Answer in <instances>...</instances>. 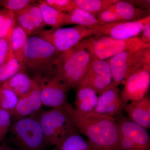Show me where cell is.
<instances>
[{"instance_id":"6da1fadb","label":"cell","mask_w":150,"mask_h":150,"mask_svg":"<svg viewBox=\"0 0 150 150\" xmlns=\"http://www.w3.org/2000/svg\"><path fill=\"white\" fill-rule=\"evenodd\" d=\"M80 134L98 150H118V131L114 117L79 113L69 102L63 107Z\"/></svg>"},{"instance_id":"7a4b0ae2","label":"cell","mask_w":150,"mask_h":150,"mask_svg":"<svg viewBox=\"0 0 150 150\" xmlns=\"http://www.w3.org/2000/svg\"><path fill=\"white\" fill-rule=\"evenodd\" d=\"M48 41L38 37L28 38L24 48L25 70L38 80L56 71L55 60L60 54Z\"/></svg>"},{"instance_id":"3957f363","label":"cell","mask_w":150,"mask_h":150,"mask_svg":"<svg viewBox=\"0 0 150 150\" xmlns=\"http://www.w3.org/2000/svg\"><path fill=\"white\" fill-rule=\"evenodd\" d=\"M91 56L81 42L60 53L54 63L57 72L70 88H78L87 71Z\"/></svg>"},{"instance_id":"277c9868","label":"cell","mask_w":150,"mask_h":150,"mask_svg":"<svg viewBox=\"0 0 150 150\" xmlns=\"http://www.w3.org/2000/svg\"><path fill=\"white\" fill-rule=\"evenodd\" d=\"M91 57L107 60L124 51H136L150 48V44L144 42L141 38L121 40L110 36L88 37L81 41Z\"/></svg>"},{"instance_id":"5b68a950","label":"cell","mask_w":150,"mask_h":150,"mask_svg":"<svg viewBox=\"0 0 150 150\" xmlns=\"http://www.w3.org/2000/svg\"><path fill=\"white\" fill-rule=\"evenodd\" d=\"M38 119L46 145L56 146L70 134L78 131L69 116L62 108L43 111Z\"/></svg>"},{"instance_id":"8992f818","label":"cell","mask_w":150,"mask_h":150,"mask_svg":"<svg viewBox=\"0 0 150 150\" xmlns=\"http://www.w3.org/2000/svg\"><path fill=\"white\" fill-rule=\"evenodd\" d=\"M11 136L19 150H45L39 119L33 116L17 119L11 127Z\"/></svg>"},{"instance_id":"52a82bcc","label":"cell","mask_w":150,"mask_h":150,"mask_svg":"<svg viewBox=\"0 0 150 150\" xmlns=\"http://www.w3.org/2000/svg\"><path fill=\"white\" fill-rule=\"evenodd\" d=\"M107 60L112 74L111 85L117 87L132 72L150 66V48L124 51Z\"/></svg>"},{"instance_id":"ba28073f","label":"cell","mask_w":150,"mask_h":150,"mask_svg":"<svg viewBox=\"0 0 150 150\" xmlns=\"http://www.w3.org/2000/svg\"><path fill=\"white\" fill-rule=\"evenodd\" d=\"M118 131V150H150L147 130L120 113L114 117Z\"/></svg>"},{"instance_id":"9c48e42d","label":"cell","mask_w":150,"mask_h":150,"mask_svg":"<svg viewBox=\"0 0 150 150\" xmlns=\"http://www.w3.org/2000/svg\"><path fill=\"white\" fill-rule=\"evenodd\" d=\"M96 34V30L93 28L76 25L67 28L44 29L36 36L51 43L61 53L74 47L85 38Z\"/></svg>"},{"instance_id":"30bf717a","label":"cell","mask_w":150,"mask_h":150,"mask_svg":"<svg viewBox=\"0 0 150 150\" xmlns=\"http://www.w3.org/2000/svg\"><path fill=\"white\" fill-rule=\"evenodd\" d=\"M40 86L42 105L52 108L64 107L67 102L69 87L56 71L35 81Z\"/></svg>"},{"instance_id":"8fae6325","label":"cell","mask_w":150,"mask_h":150,"mask_svg":"<svg viewBox=\"0 0 150 150\" xmlns=\"http://www.w3.org/2000/svg\"><path fill=\"white\" fill-rule=\"evenodd\" d=\"M124 86L120 94L121 101L127 104L146 96L150 84V66L134 71L124 81Z\"/></svg>"},{"instance_id":"7c38bea8","label":"cell","mask_w":150,"mask_h":150,"mask_svg":"<svg viewBox=\"0 0 150 150\" xmlns=\"http://www.w3.org/2000/svg\"><path fill=\"white\" fill-rule=\"evenodd\" d=\"M112 82L111 70L108 60L91 57L88 69L79 86H88L98 95L111 85Z\"/></svg>"},{"instance_id":"4fadbf2b","label":"cell","mask_w":150,"mask_h":150,"mask_svg":"<svg viewBox=\"0 0 150 150\" xmlns=\"http://www.w3.org/2000/svg\"><path fill=\"white\" fill-rule=\"evenodd\" d=\"M149 22L150 16L137 21L108 23L89 28L96 30V36L105 35L115 39L125 40L137 37L142 32L143 25Z\"/></svg>"},{"instance_id":"5bb4252c","label":"cell","mask_w":150,"mask_h":150,"mask_svg":"<svg viewBox=\"0 0 150 150\" xmlns=\"http://www.w3.org/2000/svg\"><path fill=\"white\" fill-rule=\"evenodd\" d=\"M16 23L24 30L28 36L36 35L44 29L39 4L35 2L21 10L14 12Z\"/></svg>"},{"instance_id":"9a60e30c","label":"cell","mask_w":150,"mask_h":150,"mask_svg":"<svg viewBox=\"0 0 150 150\" xmlns=\"http://www.w3.org/2000/svg\"><path fill=\"white\" fill-rule=\"evenodd\" d=\"M126 105L121 101L118 88L110 85L98 94L97 103L92 113L114 117L121 113Z\"/></svg>"},{"instance_id":"2e32d148","label":"cell","mask_w":150,"mask_h":150,"mask_svg":"<svg viewBox=\"0 0 150 150\" xmlns=\"http://www.w3.org/2000/svg\"><path fill=\"white\" fill-rule=\"evenodd\" d=\"M42 105L40 86L36 82L31 91L19 98L12 117L16 120L32 115L40 110Z\"/></svg>"},{"instance_id":"e0dca14e","label":"cell","mask_w":150,"mask_h":150,"mask_svg":"<svg viewBox=\"0 0 150 150\" xmlns=\"http://www.w3.org/2000/svg\"><path fill=\"white\" fill-rule=\"evenodd\" d=\"M129 119L146 130L150 128V99L145 96L139 100L132 101L125 109Z\"/></svg>"},{"instance_id":"ac0fdd59","label":"cell","mask_w":150,"mask_h":150,"mask_svg":"<svg viewBox=\"0 0 150 150\" xmlns=\"http://www.w3.org/2000/svg\"><path fill=\"white\" fill-rule=\"evenodd\" d=\"M108 9L115 13L121 22L137 21L149 16V10L135 6L130 2L118 0Z\"/></svg>"},{"instance_id":"d6986e66","label":"cell","mask_w":150,"mask_h":150,"mask_svg":"<svg viewBox=\"0 0 150 150\" xmlns=\"http://www.w3.org/2000/svg\"><path fill=\"white\" fill-rule=\"evenodd\" d=\"M77 89L74 102L75 109L82 115L92 113L97 103L98 94L88 86L80 85Z\"/></svg>"},{"instance_id":"ffe728a7","label":"cell","mask_w":150,"mask_h":150,"mask_svg":"<svg viewBox=\"0 0 150 150\" xmlns=\"http://www.w3.org/2000/svg\"><path fill=\"white\" fill-rule=\"evenodd\" d=\"M36 83V82L30 77L25 72L21 71L1 86L13 91L19 98L31 91Z\"/></svg>"},{"instance_id":"44dd1931","label":"cell","mask_w":150,"mask_h":150,"mask_svg":"<svg viewBox=\"0 0 150 150\" xmlns=\"http://www.w3.org/2000/svg\"><path fill=\"white\" fill-rule=\"evenodd\" d=\"M28 38L24 30L16 23L11 34V43L13 54L20 65L21 71L25 72L24 48Z\"/></svg>"},{"instance_id":"7402d4cb","label":"cell","mask_w":150,"mask_h":150,"mask_svg":"<svg viewBox=\"0 0 150 150\" xmlns=\"http://www.w3.org/2000/svg\"><path fill=\"white\" fill-rule=\"evenodd\" d=\"M88 139L83 138L78 131L67 136L55 146L54 150H95Z\"/></svg>"},{"instance_id":"603a6c76","label":"cell","mask_w":150,"mask_h":150,"mask_svg":"<svg viewBox=\"0 0 150 150\" xmlns=\"http://www.w3.org/2000/svg\"><path fill=\"white\" fill-rule=\"evenodd\" d=\"M70 24L90 28L105 24L89 13L76 7L69 13H67L66 25Z\"/></svg>"},{"instance_id":"cb8c5ba5","label":"cell","mask_w":150,"mask_h":150,"mask_svg":"<svg viewBox=\"0 0 150 150\" xmlns=\"http://www.w3.org/2000/svg\"><path fill=\"white\" fill-rule=\"evenodd\" d=\"M39 4L43 21L46 25L52 28H60L66 25L67 13L61 12L50 6L41 3Z\"/></svg>"},{"instance_id":"d4e9b609","label":"cell","mask_w":150,"mask_h":150,"mask_svg":"<svg viewBox=\"0 0 150 150\" xmlns=\"http://www.w3.org/2000/svg\"><path fill=\"white\" fill-rule=\"evenodd\" d=\"M118 0H74L77 7L89 13L97 18L98 15Z\"/></svg>"},{"instance_id":"484cf974","label":"cell","mask_w":150,"mask_h":150,"mask_svg":"<svg viewBox=\"0 0 150 150\" xmlns=\"http://www.w3.org/2000/svg\"><path fill=\"white\" fill-rule=\"evenodd\" d=\"M21 71L20 65L11 48L8 59L4 63L0 65V86L2 84Z\"/></svg>"},{"instance_id":"4316f807","label":"cell","mask_w":150,"mask_h":150,"mask_svg":"<svg viewBox=\"0 0 150 150\" xmlns=\"http://www.w3.org/2000/svg\"><path fill=\"white\" fill-rule=\"evenodd\" d=\"M19 97L16 93L8 88L0 86V109L6 110L13 116L18 102Z\"/></svg>"},{"instance_id":"83f0119b","label":"cell","mask_w":150,"mask_h":150,"mask_svg":"<svg viewBox=\"0 0 150 150\" xmlns=\"http://www.w3.org/2000/svg\"><path fill=\"white\" fill-rule=\"evenodd\" d=\"M16 25L13 12L6 8L0 10V39L11 33Z\"/></svg>"},{"instance_id":"f1b7e54d","label":"cell","mask_w":150,"mask_h":150,"mask_svg":"<svg viewBox=\"0 0 150 150\" xmlns=\"http://www.w3.org/2000/svg\"><path fill=\"white\" fill-rule=\"evenodd\" d=\"M37 1L45 4L64 13H69L77 7L74 0H40Z\"/></svg>"},{"instance_id":"f546056e","label":"cell","mask_w":150,"mask_h":150,"mask_svg":"<svg viewBox=\"0 0 150 150\" xmlns=\"http://www.w3.org/2000/svg\"><path fill=\"white\" fill-rule=\"evenodd\" d=\"M35 1L33 0H0V6L14 13L25 8Z\"/></svg>"},{"instance_id":"4dcf8cb0","label":"cell","mask_w":150,"mask_h":150,"mask_svg":"<svg viewBox=\"0 0 150 150\" xmlns=\"http://www.w3.org/2000/svg\"><path fill=\"white\" fill-rule=\"evenodd\" d=\"M12 116L6 110L0 109V142L4 139L11 126Z\"/></svg>"},{"instance_id":"1f68e13d","label":"cell","mask_w":150,"mask_h":150,"mask_svg":"<svg viewBox=\"0 0 150 150\" xmlns=\"http://www.w3.org/2000/svg\"><path fill=\"white\" fill-rule=\"evenodd\" d=\"M11 33L6 37L0 39V65L7 60L10 54L11 50Z\"/></svg>"},{"instance_id":"d6a6232c","label":"cell","mask_w":150,"mask_h":150,"mask_svg":"<svg viewBox=\"0 0 150 150\" xmlns=\"http://www.w3.org/2000/svg\"><path fill=\"white\" fill-rule=\"evenodd\" d=\"M97 18L104 24L121 22V20L118 16L112 11L107 9L100 13Z\"/></svg>"},{"instance_id":"836d02e7","label":"cell","mask_w":150,"mask_h":150,"mask_svg":"<svg viewBox=\"0 0 150 150\" xmlns=\"http://www.w3.org/2000/svg\"><path fill=\"white\" fill-rule=\"evenodd\" d=\"M141 39L145 43L150 45V22L145 23L143 25Z\"/></svg>"},{"instance_id":"e575fe53","label":"cell","mask_w":150,"mask_h":150,"mask_svg":"<svg viewBox=\"0 0 150 150\" xmlns=\"http://www.w3.org/2000/svg\"><path fill=\"white\" fill-rule=\"evenodd\" d=\"M0 150H16L6 146H0Z\"/></svg>"},{"instance_id":"d590c367","label":"cell","mask_w":150,"mask_h":150,"mask_svg":"<svg viewBox=\"0 0 150 150\" xmlns=\"http://www.w3.org/2000/svg\"><path fill=\"white\" fill-rule=\"evenodd\" d=\"M95 150H97V149H95Z\"/></svg>"}]
</instances>
